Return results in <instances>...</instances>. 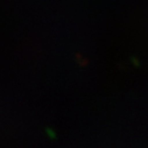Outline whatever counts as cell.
Wrapping results in <instances>:
<instances>
[]
</instances>
